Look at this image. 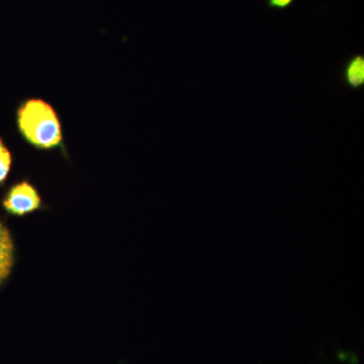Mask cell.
<instances>
[{
	"label": "cell",
	"mask_w": 364,
	"mask_h": 364,
	"mask_svg": "<svg viewBox=\"0 0 364 364\" xmlns=\"http://www.w3.org/2000/svg\"><path fill=\"white\" fill-rule=\"evenodd\" d=\"M16 127L21 138L39 150L64 147L63 128L58 112L40 97L23 100L16 109Z\"/></svg>",
	"instance_id": "6da1fadb"
},
{
	"label": "cell",
	"mask_w": 364,
	"mask_h": 364,
	"mask_svg": "<svg viewBox=\"0 0 364 364\" xmlns=\"http://www.w3.org/2000/svg\"><path fill=\"white\" fill-rule=\"evenodd\" d=\"M2 205L7 213L14 215H25L42 207L39 191L30 182L23 181L14 184L7 191Z\"/></svg>",
	"instance_id": "7a4b0ae2"
},
{
	"label": "cell",
	"mask_w": 364,
	"mask_h": 364,
	"mask_svg": "<svg viewBox=\"0 0 364 364\" xmlns=\"http://www.w3.org/2000/svg\"><path fill=\"white\" fill-rule=\"evenodd\" d=\"M341 79L349 90L358 91L364 87V55H352L345 61L341 70Z\"/></svg>",
	"instance_id": "3957f363"
},
{
	"label": "cell",
	"mask_w": 364,
	"mask_h": 364,
	"mask_svg": "<svg viewBox=\"0 0 364 364\" xmlns=\"http://www.w3.org/2000/svg\"><path fill=\"white\" fill-rule=\"evenodd\" d=\"M14 262V245L11 232L0 222V286L11 274Z\"/></svg>",
	"instance_id": "277c9868"
},
{
	"label": "cell",
	"mask_w": 364,
	"mask_h": 364,
	"mask_svg": "<svg viewBox=\"0 0 364 364\" xmlns=\"http://www.w3.org/2000/svg\"><path fill=\"white\" fill-rule=\"evenodd\" d=\"M11 164H13V156L11 151L0 138V184L4 183L11 172Z\"/></svg>",
	"instance_id": "5b68a950"
},
{
	"label": "cell",
	"mask_w": 364,
	"mask_h": 364,
	"mask_svg": "<svg viewBox=\"0 0 364 364\" xmlns=\"http://www.w3.org/2000/svg\"><path fill=\"white\" fill-rule=\"evenodd\" d=\"M296 0H265L268 9L274 11H286L294 6Z\"/></svg>",
	"instance_id": "8992f818"
}]
</instances>
